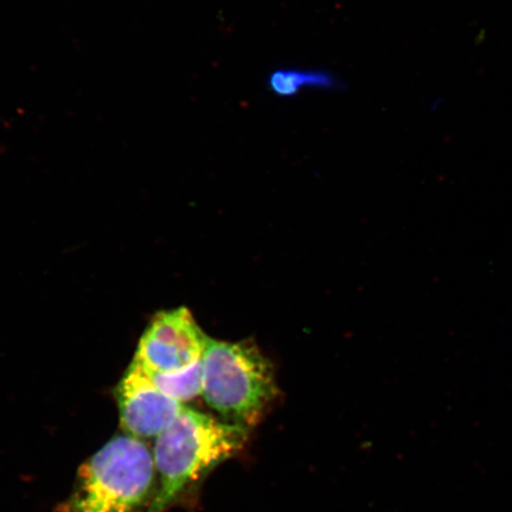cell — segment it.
<instances>
[{"mask_svg":"<svg viewBox=\"0 0 512 512\" xmlns=\"http://www.w3.org/2000/svg\"><path fill=\"white\" fill-rule=\"evenodd\" d=\"M202 395L228 424L251 427L277 395L274 371L256 345L208 338Z\"/></svg>","mask_w":512,"mask_h":512,"instance_id":"cell-3","label":"cell"},{"mask_svg":"<svg viewBox=\"0 0 512 512\" xmlns=\"http://www.w3.org/2000/svg\"><path fill=\"white\" fill-rule=\"evenodd\" d=\"M208 338L185 307L160 312L140 339L133 360L150 373H175L201 360Z\"/></svg>","mask_w":512,"mask_h":512,"instance_id":"cell-4","label":"cell"},{"mask_svg":"<svg viewBox=\"0 0 512 512\" xmlns=\"http://www.w3.org/2000/svg\"><path fill=\"white\" fill-rule=\"evenodd\" d=\"M147 374L150 375L152 382L156 384L158 389L178 402L194 400L202 394V358L192 366L175 371V373L159 374L147 371Z\"/></svg>","mask_w":512,"mask_h":512,"instance_id":"cell-7","label":"cell"},{"mask_svg":"<svg viewBox=\"0 0 512 512\" xmlns=\"http://www.w3.org/2000/svg\"><path fill=\"white\" fill-rule=\"evenodd\" d=\"M247 428L183 408L153 446L157 488L146 512H163L191 485L239 452Z\"/></svg>","mask_w":512,"mask_h":512,"instance_id":"cell-1","label":"cell"},{"mask_svg":"<svg viewBox=\"0 0 512 512\" xmlns=\"http://www.w3.org/2000/svg\"><path fill=\"white\" fill-rule=\"evenodd\" d=\"M270 91L280 98H292L306 89L338 91L343 82L335 74L325 69H275L267 80Z\"/></svg>","mask_w":512,"mask_h":512,"instance_id":"cell-6","label":"cell"},{"mask_svg":"<svg viewBox=\"0 0 512 512\" xmlns=\"http://www.w3.org/2000/svg\"><path fill=\"white\" fill-rule=\"evenodd\" d=\"M155 484L149 446L130 434L115 435L80 467L63 512H146Z\"/></svg>","mask_w":512,"mask_h":512,"instance_id":"cell-2","label":"cell"},{"mask_svg":"<svg viewBox=\"0 0 512 512\" xmlns=\"http://www.w3.org/2000/svg\"><path fill=\"white\" fill-rule=\"evenodd\" d=\"M120 426L138 439L157 438L184 406L171 399L152 382L147 371L133 360L115 389Z\"/></svg>","mask_w":512,"mask_h":512,"instance_id":"cell-5","label":"cell"}]
</instances>
